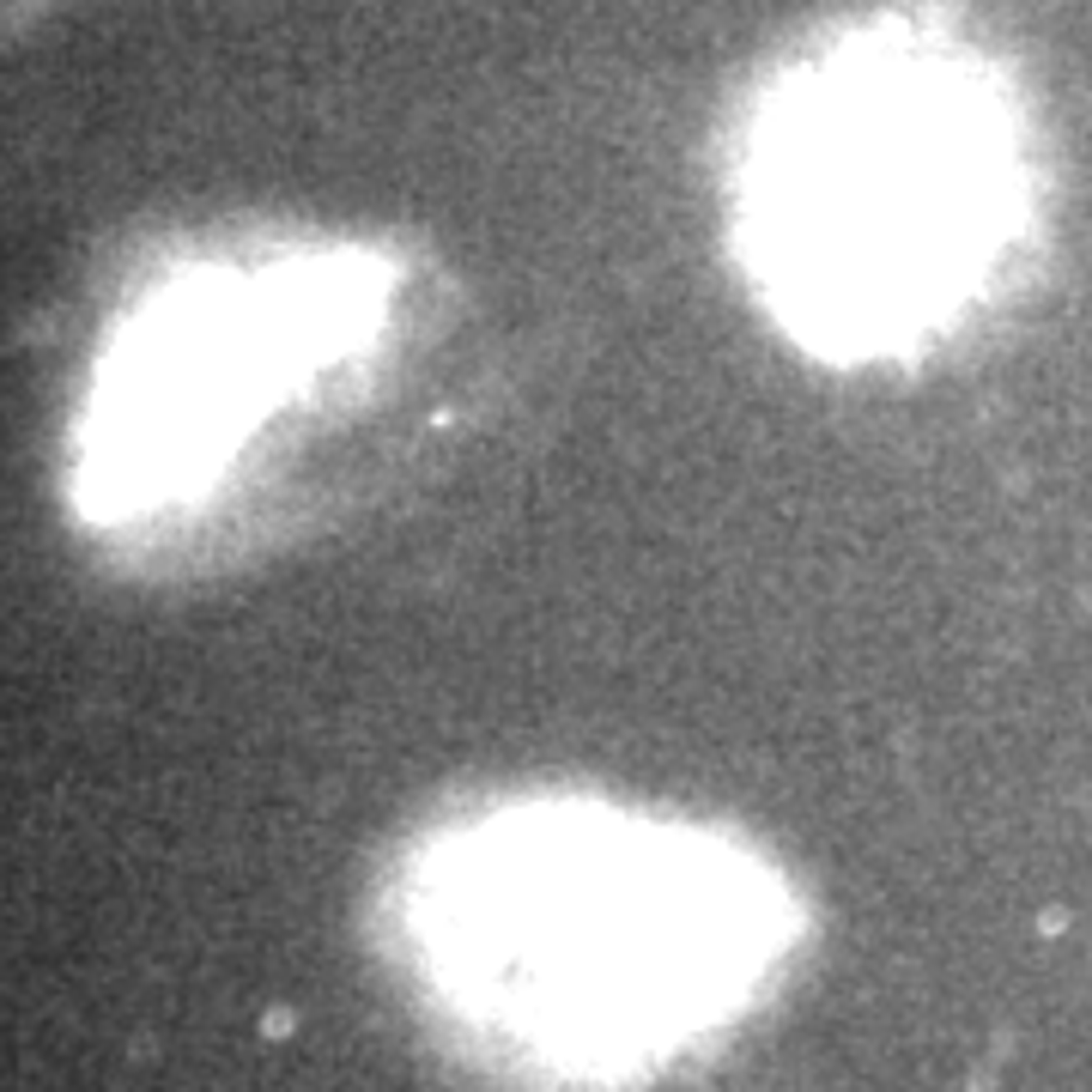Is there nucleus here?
I'll return each instance as SVG.
<instances>
[{
  "label": "nucleus",
  "instance_id": "1",
  "mask_svg": "<svg viewBox=\"0 0 1092 1092\" xmlns=\"http://www.w3.org/2000/svg\"><path fill=\"white\" fill-rule=\"evenodd\" d=\"M758 292L820 352H899L977 292L1007 231L990 79L874 37L808 67L746 158Z\"/></svg>",
  "mask_w": 1092,
  "mask_h": 1092
}]
</instances>
